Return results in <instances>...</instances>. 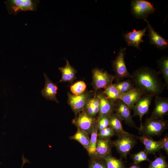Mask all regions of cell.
I'll use <instances>...</instances> for the list:
<instances>
[{
    "label": "cell",
    "mask_w": 168,
    "mask_h": 168,
    "mask_svg": "<svg viewBox=\"0 0 168 168\" xmlns=\"http://www.w3.org/2000/svg\"><path fill=\"white\" fill-rule=\"evenodd\" d=\"M156 70L147 66H142L134 71L130 78L135 87L145 94L159 95L165 87Z\"/></svg>",
    "instance_id": "6da1fadb"
},
{
    "label": "cell",
    "mask_w": 168,
    "mask_h": 168,
    "mask_svg": "<svg viewBox=\"0 0 168 168\" xmlns=\"http://www.w3.org/2000/svg\"><path fill=\"white\" fill-rule=\"evenodd\" d=\"M167 120L162 119L147 118L138 129L141 135L159 136L168 128Z\"/></svg>",
    "instance_id": "7a4b0ae2"
},
{
    "label": "cell",
    "mask_w": 168,
    "mask_h": 168,
    "mask_svg": "<svg viewBox=\"0 0 168 168\" xmlns=\"http://www.w3.org/2000/svg\"><path fill=\"white\" fill-rule=\"evenodd\" d=\"M118 138L112 142L121 157L126 158L127 155L137 143L136 136L127 132L117 136Z\"/></svg>",
    "instance_id": "3957f363"
},
{
    "label": "cell",
    "mask_w": 168,
    "mask_h": 168,
    "mask_svg": "<svg viewBox=\"0 0 168 168\" xmlns=\"http://www.w3.org/2000/svg\"><path fill=\"white\" fill-rule=\"evenodd\" d=\"M92 75L91 84L95 91L94 96H96L98 90L102 88L105 89L112 84L115 79V75L109 73L103 69L97 68L92 70Z\"/></svg>",
    "instance_id": "277c9868"
},
{
    "label": "cell",
    "mask_w": 168,
    "mask_h": 168,
    "mask_svg": "<svg viewBox=\"0 0 168 168\" xmlns=\"http://www.w3.org/2000/svg\"><path fill=\"white\" fill-rule=\"evenodd\" d=\"M126 47L120 48L114 59L112 61L113 70L115 74L116 82L126 78H131V74L129 72L125 64L124 58Z\"/></svg>",
    "instance_id": "5b68a950"
},
{
    "label": "cell",
    "mask_w": 168,
    "mask_h": 168,
    "mask_svg": "<svg viewBox=\"0 0 168 168\" xmlns=\"http://www.w3.org/2000/svg\"><path fill=\"white\" fill-rule=\"evenodd\" d=\"M131 10L132 14L137 19L147 21V18L154 13L156 9L150 2L145 0H133L131 1Z\"/></svg>",
    "instance_id": "8992f818"
},
{
    "label": "cell",
    "mask_w": 168,
    "mask_h": 168,
    "mask_svg": "<svg viewBox=\"0 0 168 168\" xmlns=\"http://www.w3.org/2000/svg\"><path fill=\"white\" fill-rule=\"evenodd\" d=\"M39 1L8 0L4 3L9 14H16L21 11H35Z\"/></svg>",
    "instance_id": "52a82bcc"
},
{
    "label": "cell",
    "mask_w": 168,
    "mask_h": 168,
    "mask_svg": "<svg viewBox=\"0 0 168 168\" xmlns=\"http://www.w3.org/2000/svg\"><path fill=\"white\" fill-rule=\"evenodd\" d=\"M92 91H86L78 95H75L68 92V102L76 115L82 111L88 100L91 98Z\"/></svg>",
    "instance_id": "ba28073f"
},
{
    "label": "cell",
    "mask_w": 168,
    "mask_h": 168,
    "mask_svg": "<svg viewBox=\"0 0 168 168\" xmlns=\"http://www.w3.org/2000/svg\"><path fill=\"white\" fill-rule=\"evenodd\" d=\"M96 121L94 117L90 116L83 110L73 119L72 122L77 128L82 130L88 134H91Z\"/></svg>",
    "instance_id": "9c48e42d"
},
{
    "label": "cell",
    "mask_w": 168,
    "mask_h": 168,
    "mask_svg": "<svg viewBox=\"0 0 168 168\" xmlns=\"http://www.w3.org/2000/svg\"><path fill=\"white\" fill-rule=\"evenodd\" d=\"M155 96L152 94H144L136 102L132 110L133 111V116H138L142 123L143 116L148 112L153 97Z\"/></svg>",
    "instance_id": "30bf717a"
},
{
    "label": "cell",
    "mask_w": 168,
    "mask_h": 168,
    "mask_svg": "<svg viewBox=\"0 0 168 168\" xmlns=\"http://www.w3.org/2000/svg\"><path fill=\"white\" fill-rule=\"evenodd\" d=\"M114 112L126 124L130 127L137 128L133 119L130 110L127 105L121 100H119L115 102Z\"/></svg>",
    "instance_id": "8fae6325"
},
{
    "label": "cell",
    "mask_w": 168,
    "mask_h": 168,
    "mask_svg": "<svg viewBox=\"0 0 168 168\" xmlns=\"http://www.w3.org/2000/svg\"><path fill=\"white\" fill-rule=\"evenodd\" d=\"M96 96L99 100L98 118L105 116H110L114 112L115 102L106 96L103 93H99Z\"/></svg>",
    "instance_id": "7c38bea8"
},
{
    "label": "cell",
    "mask_w": 168,
    "mask_h": 168,
    "mask_svg": "<svg viewBox=\"0 0 168 168\" xmlns=\"http://www.w3.org/2000/svg\"><path fill=\"white\" fill-rule=\"evenodd\" d=\"M168 112V98L155 96V107L150 118L162 119Z\"/></svg>",
    "instance_id": "4fadbf2b"
},
{
    "label": "cell",
    "mask_w": 168,
    "mask_h": 168,
    "mask_svg": "<svg viewBox=\"0 0 168 168\" xmlns=\"http://www.w3.org/2000/svg\"><path fill=\"white\" fill-rule=\"evenodd\" d=\"M147 29V26L142 30H137L134 29L131 31L123 34V37L128 46L139 49L141 43L143 42L142 38L146 35L145 33Z\"/></svg>",
    "instance_id": "5bb4252c"
},
{
    "label": "cell",
    "mask_w": 168,
    "mask_h": 168,
    "mask_svg": "<svg viewBox=\"0 0 168 168\" xmlns=\"http://www.w3.org/2000/svg\"><path fill=\"white\" fill-rule=\"evenodd\" d=\"M148 29L147 35L150 44L154 45L160 50L167 49L168 47V40L163 38L157 33L150 24L148 21H147Z\"/></svg>",
    "instance_id": "9a60e30c"
},
{
    "label": "cell",
    "mask_w": 168,
    "mask_h": 168,
    "mask_svg": "<svg viewBox=\"0 0 168 168\" xmlns=\"http://www.w3.org/2000/svg\"><path fill=\"white\" fill-rule=\"evenodd\" d=\"M144 146V151L147 154H155L161 149V144L160 140L156 141L153 140L152 137L141 135L136 136Z\"/></svg>",
    "instance_id": "2e32d148"
},
{
    "label": "cell",
    "mask_w": 168,
    "mask_h": 168,
    "mask_svg": "<svg viewBox=\"0 0 168 168\" xmlns=\"http://www.w3.org/2000/svg\"><path fill=\"white\" fill-rule=\"evenodd\" d=\"M144 94L142 90L135 87L130 91L121 95L119 100L126 105L131 110L136 102Z\"/></svg>",
    "instance_id": "e0dca14e"
},
{
    "label": "cell",
    "mask_w": 168,
    "mask_h": 168,
    "mask_svg": "<svg viewBox=\"0 0 168 168\" xmlns=\"http://www.w3.org/2000/svg\"><path fill=\"white\" fill-rule=\"evenodd\" d=\"M44 75L45 83L44 87L41 91V95L47 100L54 101L58 103L56 97L58 89L57 84L50 80L45 73H44Z\"/></svg>",
    "instance_id": "ac0fdd59"
},
{
    "label": "cell",
    "mask_w": 168,
    "mask_h": 168,
    "mask_svg": "<svg viewBox=\"0 0 168 168\" xmlns=\"http://www.w3.org/2000/svg\"><path fill=\"white\" fill-rule=\"evenodd\" d=\"M112 142L110 139L98 138L94 158H103L106 155L110 154Z\"/></svg>",
    "instance_id": "d6986e66"
},
{
    "label": "cell",
    "mask_w": 168,
    "mask_h": 168,
    "mask_svg": "<svg viewBox=\"0 0 168 168\" xmlns=\"http://www.w3.org/2000/svg\"><path fill=\"white\" fill-rule=\"evenodd\" d=\"M66 65L58 68L62 74L61 78L59 82L72 83L75 79L77 70L70 65L68 60L66 59Z\"/></svg>",
    "instance_id": "ffe728a7"
},
{
    "label": "cell",
    "mask_w": 168,
    "mask_h": 168,
    "mask_svg": "<svg viewBox=\"0 0 168 168\" xmlns=\"http://www.w3.org/2000/svg\"><path fill=\"white\" fill-rule=\"evenodd\" d=\"M122 121L120 118L114 112L109 116V126L112 128L117 136L127 132L123 128Z\"/></svg>",
    "instance_id": "44dd1931"
},
{
    "label": "cell",
    "mask_w": 168,
    "mask_h": 168,
    "mask_svg": "<svg viewBox=\"0 0 168 168\" xmlns=\"http://www.w3.org/2000/svg\"><path fill=\"white\" fill-rule=\"evenodd\" d=\"M99 100L94 96L88 100L83 110L90 116L94 117L99 113Z\"/></svg>",
    "instance_id": "7402d4cb"
},
{
    "label": "cell",
    "mask_w": 168,
    "mask_h": 168,
    "mask_svg": "<svg viewBox=\"0 0 168 168\" xmlns=\"http://www.w3.org/2000/svg\"><path fill=\"white\" fill-rule=\"evenodd\" d=\"M158 72L162 75L164 80L166 88L168 89V57L164 56L157 60Z\"/></svg>",
    "instance_id": "603a6c76"
},
{
    "label": "cell",
    "mask_w": 168,
    "mask_h": 168,
    "mask_svg": "<svg viewBox=\"0 0 168 168\" xmlns=\"http://www.w3.org/2000/svg\"><path fill=\"white\" fill-rule=\"evenodd\" d=\"M70 138L77 141L88 150L90 142V138L89 134L84 131L77 128L76 133L74 135L71 136Z\"/></svg>",
    "instance_id": "cb8c5ba5"
},
{
    "label": "cell",
    "mask_w": 168,
    "mask_h": 168,
    "mask_svg": "<svg viewBox=\"0 0 168 168\" xmlns=\"http://www.w3.org/2000/svg\"><path fill=\"white\" fill-rule=\"evenodd\" d=\"M98 119L95 123L91 133L89 148L87 151L90 155L94 156L96 151V146L98 138Z\"/></svg>",
    "instance_id": "d4e9b609"
},
{
    "label": "cell",
    "mask_w": 168,
    "mask_h": 168,
    "mask_svg": "<svg viewBox=\"0 0 168 168\" xmlns=\"http://www.w3.org/2000/svg\"><path fill=\"white\" fill-rule=\"evenodd\" d=\"M103 93L108 98L114 102L119 100L120 96L123 93L116 87L115 84L112 83L109 86Z\"/></svg>",
    "instance_id": "484cf974"
},
{
    "label": "cell",
    "mask_w": 168,
    "mask_h": 168,
    "mask_svg": "<svg viewBox=\"0 0 168 168\" xmlns=\"http://www.w3.org/2000/svg\"><path fill=\"white\" fill-rule=\"evenodd\" d=\"M107 168H124L121 159L113 157L110 154L103 158Z\"/></svg>",
    "instance_id": "4316f807"
},
{
    "label": "cell",
    "mask_w": 168,
    "mask_h": 168,
    "mask_svg": "<svg viewBox=\"0 0 168 168\" xmlns=\"http://www.w3.org/2000/svg\"><path fill=\"white\" fill-rule=\"evenodd\" d=\"M115 85L119 91L123 94L127 93L135 87L130 78L116 82Z\"/></svg>",
    "instance_id": "83f0119b"
},
{
    "label": "cell",
    "mask_w": 168,
    "mask_h": 168,
    "mask_svg": "<svg viewBox=\"0 0 168 168\" xmlns=\"http://www.w3.org/2000/svg\"><path fill=\"white\" fill-rule=\"evenodd\" d=\"M86 88V85L83 81H79L70 86V90L73 95H78L84 93Z\"/></svg>",
    "instance_id": "f1b7e54d"
},
{
    "label": "cell",
    "mask_w": 168,
    "mask_h": 168,
    "mask_svg": "<svg viewBox=\"0 0 168 168\" xmlns=\"http://www.w3.org/2000/svg\"><path fill=\"white\" fill-rule=\"evenodd\" d=\"M168 165L165 157L161 155L151 161L147 168H168Z\"/></svg>",
    "instance_id": "f546056e"
},
{
    "label": "cell",
    "mask_w": 168,
    "mask_h": 168,
    "mask_svg": "<svg viewBox=\"0 0 168 168\" xmlns=\"http://www.w3.org/2000/svg\"><path fill=\"white\" fill-rule=\"evenodd\" d=\"M116 135L113 130L110 127L104 128L98 133V137L106 139H110V137Z\"/></svg>",
    "instance_id": "4dcf8cb0"
},
{
    "label": "cell",
    "mask_w": 168,
    "mask_h": 168,
    "mask_svg": "<svg viewBox=\"0 0 168 168\" xmlns=\"http://www.w3.org/2000/svg\"><path fill=\"white\" fill-rule=\"evenodd\" d=\"M103 158H94L90 162L89 168H107Z\"/></svg>",
    "instance_id": "1f68e13d"
},
{
    "label": "cell",
    "mask_w": 168,
    "mask_h": 168,
    "mask_svg": "<svg viewBox=\"0 0 168 168\" xmlns=\"http://www.w3.org/2000/svg\"><path fill=\"white\" fill-rule=\"evenodd\" d=\"M109 116H105L98 118V132L109 126Z\"/></svg>",
    "instance_id": "d6a6232c"
},
{
    "label": "cell",
    "mask_w": 168,
    "mask_h": 168,
    "mask_svg": "<svg viewBox=\"0 0 168 168\" xmlns=\"http://www.w3.org/2000/svg\"><path fill=\"white\" fill-rule=\"evenodd\" d=\"M161 144V149H163L168 154V136L166 134L165 137L160 139Z\"/></svg>",
    "instance_id": "836d02e7"
},
{
    "label": "cell",
    "mask_w": 168,
    "mask_h": 168,
    "mask_svg": "<svg viewBox=\"0 0 168 168\" xmlns=\"http://www.w3.org/2000/svg\"><path fill=\"white\" fill-rule=\"evenodd\" d=\"M137 153L140 156L142 161H149L148 158V154L144 151H140Z\"/></svg>",
    "instance_id": "e575fe53"
},
{
    "label": "cell",
    "mask_w": 168,
    "mask_h": 168,
    "mask_svg": "<svg viewBox=\"0 0 168 168\" xmlns=\"http://www.w3.org/2000/svg\"><path fill=\"white\" fill-rule=\"evenodd\" d=\"M132 156L135 165H137L142 162L141 158L138 153L133 154Z\"/></svg>",
    "instance_id": "d590c367"
},
{
    "label": "cell",
    "mask_w": 168,
    "mask_h": 168,
    "mask_svg": "<svg viewBox=\"0 0 168 168\" xmlns=\"http://www.w3.org/2000/svg\"><path fill=\"white\" fill-rule=\"evenodd\" d=\"M22 163L21 166V168H22L24 165V164L26 163H30L29 161L23 155H22Z\"/></svg>",
    "instance_id": "8d00e7d4"
},
{
    "label": "cell",
    "mask_w": 168,
    "mask_h": 168,
    "mask_svg": "<svg viewBox=\"0 0 168 168\" xmlns=\"http://www.w3.org/2000/svg\"><path fill=\"white\" fill-rule=\"evenodd\" d=\"M129 168H139L138 166L136 165H134L131 166Z\"/></svg>",
    "instance_id": "74e56055"
}]
</instances>
